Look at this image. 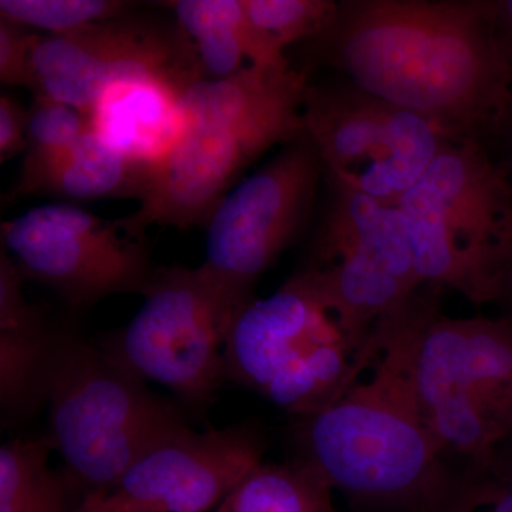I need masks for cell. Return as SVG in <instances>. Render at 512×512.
<instances>
[{
    "label": "cell",
    "mask_w": 512,
    "mask_h": 512,
    "mask_svg": "<svg viewBox=\"0 0 512 512\" xmlns=\"http://www.w3.org/2000/svg\"><path fill=\"white\" fill-rule=\"evenodd\" d=\"M494 9L495 0H338L325 29L298 45L299 70L328 69L456 140L481 141L511 97Z\"/></svg>",
    "instance_id": "obj_1"
},
{
    "label": "cell",
    "mask_w": 512,
    "mask_h": 512,
    "mask_svg": "<svg viewBox=\"0 0 512 512\" xmlns=\"http://www.w3.org/2000/svg\"><path fill=\"white\" fill-rule=\"evenodd\" d=\"M417 292L379 323L375 352L355 382L325 409L296 419L299 458L370 511L419 512L453 473L413 392Z\"/></svg>",
    "instance_id": "obj_2"
},
{
    "label": "cell",
    "mask_w": 512,
    "mask_h": 512,
    "mask_svg": "<svg viewBox=\"0 0 512 512\" xmlns=\"http://www.w3.org/2000/svg\"><path fill=\"white\" fill-rule=\"evenodd\" d=\"M309 76L292 63L249 66L225 80H195L181 93L183 127L154 167L146 197L123 218L138 238L147 229L207 224L239 178L271 148L303 134Z\"/></svg>",
    "instance_id": "obj_3"
},
{
    "label": "cell",
    "mask_w": 512,
    "mask_h": 512,
    "mask_svg": "<svg viewBox=\"0 0 512 512\" xmlns=\"http://www.w3.org/2000/svg\"><path fill=\"white\" fill-rule=\"evenodd\" d=\"M376 348L346 328L311 271L235 313L225 339V380L293 417L325 409L355 382Z\"/></svg>",
    "instance_id": "obj_4"
},
{
    "label": "cell",
    "mask_w": 512,
    "mask_h": 512,
    "mask_svg": "<svg viewBox=\"0 0 512 512\" xmlns=\"http://www.w3.org/2000/svg\"><path fill=\"white\" fill-rule=\"evenodd\" d=\"M441 291L417 293L414 397L447 466L485 468L512 420V328L498 316L448 318Z\"/></svg>",
    "instance_id": "obj_5"
},
{
    "label": "cell",
    "mask_w": 512,
    "mask_h": 512,
    "mask_svg": "<svg viewBox=\"0 0 512 512\" xmlns=\"http://www.w3.org/2000/svg\"><path fill=\"white\" fill-rule=\"evenodd\" d=\"M47 436L77 497L110 491L138 458L187 426L183 410L114 363L100 346L59 332L49 382Z\"/></svg>",
    "instance_id": "obj_6"
},
{
    "label": "cell",
    "mask_w": 512,
    "mask_h": 512,
    "mask_svg": "<svg viewBox=\"0 0 512 512\" xmlns=\"http://www.w3.org/2000/svg\"><path fill=\"white\" fill-rule=\"evenodd\" d=\"M397 207L423 285L487 305L495 262L512 232V190L483 144L448 141Z\"/></svg>",
    "instance_id": "obj_7"
},
{
    "label": "cell",
    "mask_w": 512,
    "mask_h": 512,
    "mask_svg": "<svg viewBox=\"0 0 512 512\" xmlns=\"http://www.w3.org/2000/svg\"><path fill=\"white\" fill-rule=\"evenodd\" d=\"M144 303L126 328L101 342L130 375L167 387L201 412L225 380L224 348L242 305L201 268H156Z\"/></svg>",
    "instance_id": "obj_8"
},
{
    "label": "cell",
    "mask_w": 512,
    "mask_h": 512,
    "mask_svg": "<svg viewBox=\"0 0 512 512\" xmlns=\"http://www.w3.org/2000/svg\"><path fill=\"white\" fill-rule=\"evenodd\" d=\"M302 119L323 178L390 205H399L448 141L456 140L340 76L308 80Z\"/></svg>",
    "instance_id": "obj_9"
},
{
    "label": "cell",
    "mask_w": 512,
    "mask_h": 512,
    "mask_svg": "<svg viewBox=\"0 0 512 512\" xmlns=\"http://www.w3.org/2000/svg\"><path fill=\"white\" fill-rule=\"evenodd\" d=\"M325 202L311 242L308 269L346 328L372 338L423 282L397 205L323 180Z\"/></svg>",
    "instance_id": "obj_10"
},
{
    "label": "cell",
    "mask_w": 512,
    "mask_h": 512,
    "mask_svg": "<svg viewBox=\"0 0 512 512\" xmlns=\"http://www.w3.org/2000/svg\"><path fill=\"white\" fill-rule=\"evenodd\" d=\"M323 175L318 151L303 133L211 212L200 268L239 305L255 298L261 276L308 227Z\"/></svg>",
    "instance_id": "obj_11"
},
{
    "label": "cell",
    "mask_w": 512,
    "mask_h": 512,
    "mask_svg": "<svg viewBox=\"0 0 512 512\" xmlns=\"http://www.w3.org/2000/svg\"><path fill=\"white\" fill-rule=\"evenodd\" d=\"M0 238L26 281L49 286L72 308L114 293L143 295L156 271L146 238L130 234L123 218L106 220L69 202L3 222Z\"/></svg>",
    "instance_id": "obj_12"
},
{
    "label": "cell",
    "mask_w": 512,
    "mask_h": 512,
    "mask_svg": "<svg viewBox=\"0 0 512 512\" xmlns=\"http://www.w3.org/2000/svg\"><path fill=\"white\" fill-rule=\"evenodd\" d=\"M161 79L185 89L200 80L194 45L177 22L121 15L63 36L39 35L30 89L90 114L111 84Z\"/></svg>",
    "instance_id": "obj_13"
},
{
    "label": "cell",
    "mask_w": 512,
    "mask_h": 512,
    "mask_svg": "<svg viewBox=\"0 0 512 512\" xmlns=\"http://www.w3.org/2000/svg\"><path fill=\"white\" fill-rule=\"evenodd\" d=\"M266 447L254 421L205 433L184 426L138 458L106 495L134 512H208L262 463Z\"/></svg>",
    "instance_id": "obj_14"
},
{
    "label": "cell",
    "mask_w": 512,
    "mask_h": 512,
    "mask_svg": "<svg viewBox=\"0 0 512 512\" xmlns=\"http://www.w3.org/2000/svg\"><path fill=\"white\" fill-rule=\"evenodd\" d=\"M154 167L114 150L96 133L72 146L26 153L12 197L49 195L74 201L137 200L146 197Z\"/></svg>",
    "instance_id": "obj_15"
},
{
    "label": "cell",
    "mask_w": 512,
    "mask_h": 512,
    "mask_svg": "<svg viewBox=\"0 0 512 512\" xmlns=\"http://www.w3.org/2000/svg\"><path fill=\"white\" fill-rule=\"evenodd\" d=\"M181 93L161 79L111 84L90 111L93 133L124 156L156 167L183 127Z\"/></svg>",
    "instance_id": "obj_16"
},
{
    "label": "cell",
    "mask_w": 512,
    "mask_h": 512,
    "mask_svg": "<svg viewBox=\"0 0 512 512\" xmlns=\"http://www.w3.org/2000/svg\"><path fill=\"white\" fill-rule=\"evenodd\" d=\"M163 5L194 45L201 79H231L249 66L291 63L266 47L249 22L244 0H174Z\"/></svg>",
    "instance_id": "obj_17"
},
{
    "label": "cell",
    "mask_w": 512,
    "mask_h": 512,
    "mask_svg": "<svg viewBox=\"0 0 512 512\" xmlns=\"http://www.w3.org/2000/svg\"><path fill=\"white\" fill-rule=\"evenodd\" d=\"M46 318L0 329V406L5 421L28 419L47 403L59 332Z\"/></svg>",
    "instance_id": "obj_18"
},
{
    "label": "cell",
    "mask_w": 512,
    "mask_h": 512,
    "mask_svg": "<svg viewBox=\"0 0 512 512\" xmlns=\"http://www.w3.org/2000/svg\"><path fill=\"white\" fill-rule=\"evenodd\" d=\"M49 436L15 439L0 447V512H74L72 485L49 467Z\"/></svg>",
    "instance_id": "obj_19"
},
{
    "label": "cell",
    "mask_w": 512,
    "mask_h": 512,
    "mask_svg": "<svg viewBox=\"0 0 512 512\" xmlns=\"http://www.w3.org/2000/svg\"><path fill=\"white\" fill-rule=\"evenodd\" d=\"M333 487L308 461L256 466L217 512H338Z\"/></svg>",
    "instance_id": "obj_20"
},
{
    "label": "cell",
    "mask_w": 512,
    "mask_h": 512,
    "mask_svg": "<svg viewBox=\"0 0 512 512\" xmlns=\"http://www.w3.org/2000/svg\"><path fill=\"white\" fill-rule=\"evenodd\" d=\"M249 22L272 55L289 59L292 46L318 36L338 0H244Z\"/></svg>",
    "instance_id": "obj_21"
},
{
    "label": "cell",
    "mask_w": 512,
    "mask_h": 512,
    "mask_svg": "<svg viewBox=\"0 0 512 512\" xmlns=\"http://www.w3.org/2000/svg\"><path fill=\"white\" fill-rule=\"evenodd\" d=\"M120 0H0V19L49 36L70 35L131 12Z\"/></svg>",
    "instance_id": "obj_22"
},
{
    "label": "cell",
    "mask_w": 512,
    "mask_h": 512,
    "mask_svg": "<svg viewBox=\"0 0 512 512\" xmlns=\"http://www.w3.org/2000/svg\"><path fill=\"white\" fill-rule=\"evenodd\" d=\"M419 512H512V485L485 468H453L447 483Z\"/></svg>",
    "instance_id": "obj_23"
},
{
    "label": "cell",
    "mask_w": 512,
    "mask_h": 512,
    "mask_svg": "<svg viewBox=\"0 0 512 512\" xmlns=\"http://www.w3.org/2000/svg\"><path fill=\"white\" fill-rule=\"evenodd\" d=\"M92 131L90 114L62 101L35 96L28 109L26 153L60 150L72 146Z\"/></svg>",
    "instance_id": "obj_24"
},
{
    "label": "cell",
    "mask_w": 512,
    "mask_h": 512,
    "mask_svg": "<svg viewBox=\"0 0 512 512\" xmlns=\"http://www.w3.org/2000/svg\"><path fill=\"white\" fill-rule=\"evenodd\" d=\"M37 33L0 19V80L6 86L30 89V62Z\"/></svg>",
    "instance_id": "obj_25"
},
{
    "label": "cell",
    "mask_w": 512,
    "mask_h": 512,
    "mask_svg": "<svg viewBox=\"0 0 512 512\" xmlns=\"http://www.w3.org/2000/svg\"><path fill=\"white\" fill-rule=\"evenodd\" d=\"M28 109L8 94L0 97V163L28 150Z\"/></svg>",
    "instance_id": "obj_26"
},
{
    "label": "cell",
    "mask_w": 512,
    "mask_h": 512,
    "mask_svg": "<svg viewBox=\"0 0 512 512\" xmlns=\"http://www.w3.org/2000/svg\"><path fill=\"white\" fill-rule=\"evenodd\" d=\"M498 309V318L512 328V232L495 262L488 289V302Z\"/></svg>",
    "instance_id": "obj_27"
},
{
    "label": "cell",
    "mask_w": 512,
    "mask_h": 512,
    "mask_svg": "<svg viewBox=\"0 0 512 512\" xmlns=\"http://www.w3.org/2000/svg\"><path fill=\"white\" fill-rule=\"evenodd\" d=\"M480 143L507 178L512 190V92L503 114Z\"/></svg>",
    "instance_id": "obj_28"
},
{
    "label": "cell",
    "mask_w": 512,
    "mask_h": 512,
    "mask_svg": "<svg viewBox=\"0 0 512 512\" xmlns=\"http://www.w3.org/2000/svg\"><path fill=\"white\" fill-rule=\"evenodd\" d=\"M493 32L498 52L510 74L512 92V0H495Z\"/></svg>",
    "instance_id": "obj_29"
},
{
    "label": "cell",
    "mask_w": 512,
    "mask_h": 512,
    "mask_svg": "<svg viewBox=\"0 0 512 512\" xmlns=\"http://www.w3.org/2000/svg\"><path fill=\"white\" fill-rule=\"evenodd\" d=\"M485 470L490 471L493 476L500 478L504 483L512 485V420L503 437L498 440L491 451Z\"/></svg>",
    "instance_id": "obj_30"
},
{
    "label": "cell",
    "mask_w": 512,
    "mask_h": 512,
    "mask_svg": "<svg viewBox=\"0 0 512 512\" xmlns=\"http://www.w3.org/2000/svg\"><path fill=\"white\" fill-rule=\"evenodd\" d=\"M74 512H134L114 504L107 498L106 491H94L80 501Z\"/></svg>",
    "instance_id": "obj_31"
}]
</instances>
